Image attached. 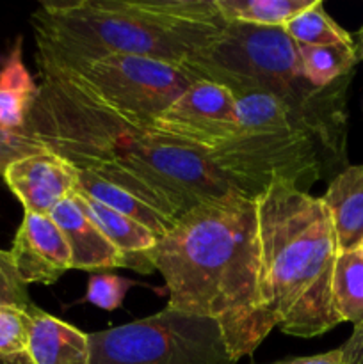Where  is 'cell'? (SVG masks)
<instances>
[{
    "label": "cell",
    "mask_w": 363,
    "mask_h": 364,
    "mask_svg": "<svg viewBox=\"0 0 363 364\" xmlns=\"http://www.w3.org/2000/svg\"><path fill=\"white\" fill-rule=\"evenodd\" d=\"M23 132L77 171L173 219L235 191L205 151L109 109L64 78H41Z\"/></svg>",
    "instance_id": "1"
},
{
    "label": "cell",
    "mask_w": 363,
    "mask_h": 364,
    "mask_svg": "<svg viewBox=\"0 0 363 364\" xmlns=\"http://www.w3.org/2000/svg\"><path fill=\"white\" fill-rule=\"evenodd\" d=\"M148 256L166 308L216 320L235 363L274 329L260 306L255 201L237 188L184 213Z\"/></svg>",
    "instance_id": "2"
},
{
    "label": "cell",
    "mask_w": 363,
    "mask_h": 364,
    "mask_svg": "<svg viewBox=\"0 0 363 364\" xmlns=\"http://www.w3.org/2000/svg\"><path fill=\"white\" fill-rule=\"evenodd\" d=\"M31 21L41 78L110 55L184 66L226 27L214 0H52Z\"/></svg>",
    "instance_id": "3"
},
{
    "label": "cell",
    "mask_w": 363,
    "mask_h": 364,
    "mask_svg": "<svg viewBox=\"0 0 363 364\" xmlns=\"http://www.w3.org/2000/svg\"><path fill=\"white\" fill-rule=\"evenodd\" d=\"M253 201L262 311L288 336L330 333L342 320L333 302L338 244L326 205L281 180Z\"/></svg>",
    "instance_id": "4"
},
{
    "label": "cell",
    "mask_w": 363,
    "mask_h": 364,
    "mask_svg": "<svg viewBox=\"0 0 363 364\" xmlns=\"http://www.w3.org/2000/svg\"><path fill=\"white\" fill-rule=\"evenodd\" d=\"M237 117L230 141L206 156L249 198L273 180L308 192L347 167V100L298 105L269 92H248L237 98Z\"/></svg>",
    "instance_id": "5"
},
{
    "label": "cell",
    "mask_w": 363,
    "mask_h": 364,
    "mask_svg": "<svg viewBox=\"0 0 363 364\" xmlns=\"http://www.w3.org/2000/svg\"><path fill=\"white\" fill-rule=\"evenodd\" d=\"M198 80L224 85L235 98L269 92L298 105H326L347 100L354 73L327 87H315L302 73L298 43L281 27L226 21L221 38L198 59L184 64Z\"/></svg>",
    "instance_id": "6"
},
{
    "label": "cell",
    "mask_w": 363,
    "mask_h": 364,
    "mask_svg": "<svg viewBox=\"0 0 363 364\" xmlns=\"http://www.w3.org/2000/svg\"><path fill=\"white\" fill-rule=\"evenodd\" d=\"M88 338L89 364H237L216 320L167 308Z\"/></svg>",
    "instance_id": "7"
},
{
    "label": "cell",
    "mask_w": 363,
    "mask_h": 364,
    "mask_svg": "<svg viewBox=\"0 0 363 364\" xmlns=\"http://www.w3.org/2000/svg\"><path fill=\"white\" fill-rule=\"evenodd\" d=\"M43 78H64L109 109L153 123L198 78L184 66L141 55H110Z\"/></svg>",
    "instance_id": "8"
},
{
    "label": "cell",
    "mask_w": 363,
    "mask_h": 364,
    "mask_svg": "<svg viewBox=\"0 0 363 364\" xmlns=\"http://www.w3.org/2000/svg\"><path fill=\"white\" fill-rule=\"evenodd\" d=\"M238 124L237 98L224 85L196 80L152 127L166 137L209 153L230 141Z\"/></svg>",
    "instance_id": "9"
},
{
    "label": "cell",
    "mask_w": 363,
    "mask_h": 364,
    "mask_svg": "<svg viewBox=\"0 0 363 364\" xmlns=\"http://www.w3.org/2000/svg\"><path fill=\"white\" fill-rule=\"evenodd\" d=\"M9 252L18 276L27 287H48L73 270L66 238L50 215L25 212Z\"/></svg>",
    "instance_id": "10"
},
{
    "label": "cell",
    "mask_w": 363,
    "mask_h": 364,
    "mask_svg": "<svg viewBox=\"0 0 363 364\" xmlns=\"http://www.w3.org/2000/svg\"><path fill=\"white\" fill-rule=\"evenodd\" d=\"M4 180L25 212L50 215L77 188V169L46 149L11 164Z\"/></svg>",
    "instance_id": "11"
},
{
    "label": "cell",
    "mask_w": 363,
    "mask_h": 364,
    "mask_svg": "<svg viewBox=\"0 0 363 364\" xmlns=\"http://www.w3.org/2000/svg\"><path fill=\"white\" fill-rule=\"evenodd\" d=\"M50 219L57 224L68 242L71 252V269L95 270L123 269L125 255L95 226L82 208L77 192H71L50 212Z\"/></svg>",
    "instance_id": "12"
},
{
    "label": "cell",
    "mask_w": 363,
    "mask_h": 364,
    "mask_svg": "<svg viewBox=\"0 0 363 364\" xmlns=\"http://www.w3.org/2000/svg\"><path fill=\"white\" fill-rule=\"evenodd\" d=\"M27 354L34 364H89V338L34 306Z\"/></svg>",
    "instance_id": "13"
},
{
    "label": "cell",
    "mask_w": 363,
    "mask_h": 364,
    "mask_svg": "<svg viewBox=\"0 0 363 364\" xmlns=\"http://www.w3.org/2000/svg\"><path fill=\"white\" fill-rule=\"evenodd\" d=\"M320 199L333 220L338 251L358 247L363 240V164L347 166L331 178Z\"/></svg>",
    "instance_id": "14"
},
{
    "label": "cell",
    "mask_w": 363,
    "mask_h": 364,
    "mask_svg": "<svg viewBox=\"0 0 363 364\" xmlns=\"http://www.w3.org/2000/svg\"><path fill=\"white\" fill-rule=\"evenodd\" d=\"M38 96V84L21 59V39L0 66V124L23 132L27 117Z\"/></svg>",
    "instance_id": "15"
},
{
    "label": "cell",
    "mask_w": 363,
    "mask_h": 364,
    "mask_svg": "<svg viewBox=\"0 0 363 364\" xmlns=\"http://www.w3.org/2000/svg\"><path fill=\"white\" fill-rule=\"evenodd\" d=\"M75 191L103 203L105 206L130 217V219L137 220L142 226L148 228L159 240L173 230L178 220L167 213L160 212V210L153 208V206L146 205L123 188L109 183V181H103L102 178L95 176V174L84 173V171H77V188Z\"/></svg>",
    "instance_id": "16"
},
{
    "label": "cell",
    "mask_w": 363,
    "mask_h": 364,
    "mask_svg": "<svg viewBox=\"0 0 363 364\" xmlns=\"http://www.w3.org/2000/svg\"><path fill=\"white\" fill-rule=\"evenodd\" d=\"M77 198L89 219L95 223V226L105 235L110 244H114V247L123 252L125 262L128 258L146 255L159 242V238L137 220L109 208L103 203L89 198V196L80 194V192H77Z\"/></svg>",
    "instance_id": "17"
},
{
    "label": "cell",
    "mask_w": 363,
    "mask_h": 364,
    "mask_svg": "<svg viewBox=\"0 0 363 364\" xmlns=\"http://www.w3.org/2000/svg\"><path fill=\"white\" fill-rule=\"evenodd\" d=\"M333 302L342 322L363 327V251H338L333 270Z\"/></svg>",
    "instance_id": "18"
},
{
    "label": "cell",
    "mask_w": 363,
    "mask_h": 364,
    "mask_svg": "<svg viewBox=\"0 0 363 364\" xmlns=\"http://www.w3.org/2000/svg\"><path fill=\"white\" fill-rule=\"evenodd\" d=\"M226 21L283 27L288 20L308 9L313 0H214Z\"/></svg>",
    "instance_id": "19"
},
{
    "label": "cell",
    "mask_w": 363,
    "mask_h": 364,
    "mask_svg": "<svg viewBox=\"0 0 363 364\" xmlns=\"http://www.w3.org/2000/svg\"><path fill=\"white\" fill-rule=\"evenodd\" d=\"M298 46L305 78L315 87H327L340 78L354 73V66L359 60L356 45Z\"/></svg>",
    "instance_id": "20"
},
{
    "label": "cell",
    "mask_w": 363,
    "mask_h": 364,
    "mask_svg": "<svg viewBox=\"0 0 363 364\" xmlns=\"http://www.w3.org/2000/svg\"><path fill=\"white\" fill-rule=\"evenodd\" d=\"M281 28L298 45H354L352 36L327 14L322 0H313L308 9L288 20Z\"/></svg>",
    "instance_id": "21"
},
{
    "label": "cell",
    "mask_w": 363,
    "mask_h": 364,
    "mask_svg": "<svg viewBox=\"0 0 363 364\" xmlns=\"http://www.w3.org/2000/svg\"><path fill=\"white\" fill-rule=\"evenodd\" d=\"M32 309L0 306V354H27L32 326Z\"/></svg>",
    "instance_id": "22"
},
{
    "label": "cell",
    "mask_w": 363,
    "mask_h": 364,
    "mask_svg": "<svg viewBox=\"0 0 363 364\" xmlns=\"http://www.w3.org/2000/svg\"><path fill=\"white\" fill-rule=\"evenodd\" d=\"M135 284V281L123 279L114 274H93L88 281L85 301L105 311H114L123 304L127 291Z\"/></svg>",
    "instance_id": "23"
},
{
    "label": "cell",
    "mask_w": 363,
    "mask_h": 364,
    "mask_svg": "<svg viewBox=\"0 0 363 364\" xmlns=\"http://www.w3.org/2000/svg\"><path fill=\"white\" fill-rule=\"evenodd\" d=\"M0 306H14L21 309H32L27 284L18 276L16 267L9 251L0 249Z\"/></svg>",
    "instance_id": "24"
},
{
    "label": "cell",
    "mask_w": 363,
    "mask_h": 364,
    "mask_svg": "<svg viewBox=\"0 0 363 364\" xmlns=\"http://www.w3.org/2000/svg\"><path fill=\"white\" fill-rule=\"evenodd\" d=\"M41 151H46L41 142L28 137L25 132L9 130L0 124V174L2 176L11 164Z\"/></svg>",
    "instance_id": "25"
},
{
    "label": "cell",
    "mask_w": 363,
    "mask_h": 364,
    "mask_svg": "<svg viewBox=\"0 0 363 364\" xmlns=\"http://www.w3.org/2000/svg\"><path fill=\"white\" fill-rule=\"evenodd\" d=\"M340 348L342 364H363V327L352 329V334Z\"/></svg>",
    "instance_id": "26"
},
{
    "label": "cell",
    "mask_w": 363,
    "mask_h": 364,
    "mask_svg": "<svg viewBox=\"0 0 363 364\" xmlns=\"http://www.w3.org/2000/svg\"><path fill=\"white\" fill-rule=\"evenodd\" d=\"M251 364H258V363H251ZM267 364H342V354H340V348H335V350L324 352V354L301 355V358H287V359H281V361H274Z\"/></svg>",
    "instance_id": "27"
},
{
    "label": "cell",
    "mask_w": 363,
    "mask_h": 364,
    "mask_svg": "<svg viewBox=\"0 0 363 364\" xmlns=\"http://www.w3.org/2000/svg\"><path fill=\"white\" fill-rule=\"evenodd\" d=\"M0 364H34L28 354L23 355H6L0 354Z\"/></svg>",
    "instance_id": "28"
},
{
    "label": "cell",
    "mask_w": 363,
    "mask_h": 364,
    "mask_svg": "<svg viewBox=\"0 0 363 364\" xmlns=\"http://www.w3.org/2000/svg\"><path fill=\"white\" fill-rule=\"evenodd\" d=\"M356 45V53H358V59L363 60V27L358 31V41H354Z\"/></svg>",
    "instance_id": "29"
},
{
    "label": "cell",
    "mask_w": 363,
    "mask_h": 364,
    "mask_svg": "<svg viewBox=\"0 0 363 364\" xmlns=\"http://www.w3.org/2000/svg\"><path fill=\"white\" fill-rule=\"evenodd\" d=\"M358 247H359V249H362V251H363V240H362V242H359V245H358Z\"/></svg>",
    "instance_id": "30"
}]
</instances>
